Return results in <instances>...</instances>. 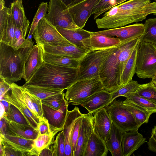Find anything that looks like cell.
Returning a JSON list of instances; mask_svg holds the SVG:
<instances>
[{"label": "cell", "instance_id": "74e56055", "mask_svg": "<svg viewBox=\"0 0 156 156\" xmlns=\"http://www.w3.org/2000/svg\"><path fill=\"white\" fill-rule=\"evenodd\" d=\"M48 8L47 2H42L39 5L38 9L34 16L33 21L30 25L29 32L27 37L30 38L33 35L40 21L45 17Z\"/></svg>", "mask_w": 156, "mask_h": 156}, {"label": "cell", "instance_id": "d4e9b609", "mask_svg": "<svg viewBox=\"0 0 156 156\" xmlns=\"http://www.w3.org/2000/svg\"><path fill=\"white\" fill-rule=\"evenodd\" d=\"M108 151L105 142L94 129L87 142L84 156H106Z\"/></svg>", "mask_w": 156, "mask_h": 156}, {"label": "cell", "instance_id": "836d02e7", "mask_svg": "<svg viewBox=\"0 0 156 156\" xmlns=\"http://www.w3.org/2000/svg\"><path fill=\"white\" fill-rule=\"evenodd\" d=\"M144 84H139L136 81L132 80L122 86L112 93L111 99L108 105L118 97L125 96L135 92L139 89L142 87Z\"/></svg>", "mask_w": 156, "mask_h": 156}, {"label": "cell", "instance_id": "ee69618b", "mask_svg": "<svg viewBox=\"0 0 156 156\" xmlns=\"http://www.w3.org/2000/svg\"><path fill=\"white\" fill-rule=\"evenodd\" d=\"M54 136L39 134L37 137L34 140V147L40 153L54 140Z\"/></svg>", "mask_w": 156, "mask_h": 156}, {"label": "cell", "instance_id": "60d3db41", "mask_svg": "<svg viewBox=\"0 0 156 156\" xmlns=\"http://www.w3.org/2000/svg\"><path fill=\"white\" fill-rule=\"evenodd\" d=\"M117 0H98L92 12V15L94 14V19L115 6Z\"/></svg>", "mask_w": 156, "mask_h": 156}, {"label": "cell", "instance_id": "4fadbf2b", "mask_svg": "<svg viewBox=\"0 0 156 156\" xmlns=\"http://www.w3.org/2000/svg\"><path fill=\"white\" fill-rule=\"evenodd\" d=\"M43 51L41 46L33 45L24 60L23 78L26 82L29 81L44 62Z\"/></svg>", "mask_w": 156, "mask_h": 156}, {"label": "cell", "instance_id": "f5cc1de1", "mask_svg": "<svg viewBox=\"0 0 156 156\" xmlns=\"http://www.w3.org/2000/svg\"><path fill=\"white\" fill-rule=\"evenodd\" d=\"M39 156H52V154L48 146L41 151Z\"/></svg>", "mask_w": 156, "mask_h": 156}, {"label": "cell", "instance_id": "7dc6e473", "mask_svg": "<svg viewBox=\"0 0 156 156\" xmlns=\"http://www.w3.org/2000/svg\"><path fill=\"white\" fill-rule=\"evenodd\" d=\"M38 130L39 134L55 136L50 130L48 120L45 118L40 120L38 125Z\"/></svg>", "mask_w": 156, "mask_h": 156}, {"label": "cell", "instance_id": "277c9868", "mask_svg": "<svg viewBox=\"0 0 156 156\" xmlns=\"http://www.w3.org/2000/svg\"><path fill=\"white\" fill-rule=\"evenodd\" d=\"M23 62L18 50L0 41V78L10 83L21 80Z\"/></svg>", "mask_w": 156, "mask_h": 156}, {"label": "cell", "instance_id": "e575fe53", "mask_svg": "<svg viewBox=\"0 0 156 156\" xmlns=\"http://www.w3.org/2000/svg\"><path fill=\"white\" fill-rule=\"evenodd\" d=\"M144 33L141 40L156 45V18L146 20L144 24Z\"/></svg>", "mask_w": 156, "mask_h": 156}, {"label": "cell", "instance_id": "603a6c76", "mask_svg": "<svg viewBox=\"0 0 156 156\" xmlns=\"http://www.w3.org/2000/svg\"><path fill=\"white\" fill-rule=\"evenodd\" d=\"M147 142L146 138L138 131L123 133L122 147L123 156H130L141 145Z\"/></svg>", "mask_w": 156, "mask_h": 156}, {"label": "cell", "instance_id": "5b68a950", "mask_svg": "<svg viewBox=\"0 0 156 156\" xmlns=\"http://www.w3.org/2000/svg\"><path fill=\"white\" fill-rule=\"evenodd\" d=\"M136 73L139 78H152L156 75V45L141 40L137 50Z\"/></svg>", "mask_w": 156, "mask_h": 156}, {"label": "cell", "instance_id": "30bf717a", "mask_svg": "<svg viewBox=\"0 0 156 156\" xmlns=\"http://www.w3.org/2000/svg\"><path fill=\"white\" fill-rule=\"evenodd\" d=\"M33 38L37 44L42 46L50 44H73L66 39L53 26L45 17L39 22L34 31Z\"/></svg>", "mask_w": 156, "mask_h": 156}, {"label": "cell", "instance_id": "db71d44e", "mask_svg": "<svg viewBox=\"0 0 156 156\" xmlns=\"http://www.w3.org/2000/svg\"><path fill=\"white\" fill-rule=\"evenodd\" d=\"M0 102L3 105L5 112H6L9 109V103L5 100L4 98H2L0 100Z\"/></svg>", "mask_w": 156, "mask_h": 156}, {"label": "cell", "instance_id": "8d00e7d4", "mask_svg": "<svg viewBox=\"0 0 156 156\" xmlns=\"http://www.w3.org/2000/svg\"><path fill=\"white\" fill-rule=\"evenodd\" d=\"M124 97L146 110L156 109V104L140 96L135 93L128 94Z\"/></svg>", "mask_w": 156, "mask_h": 156}, {"label": "cell", "instance_id": "2e32d148", "mask_svg": "<svg viewBox=\"0 0 156 156\" xmlns=\"http://www.w3.org/2000/svg\"><path fill=\"white\" fill-rule=\"evenodd\" d=\"M98 0H84L68 7L74 22L79 28L85 26Z\"/></svg>", "mask_w": 156, "mask_h": 156}, {"label": "cell", "instance_id": "f1b7e54d", "mask_svg": "<svg viewBox=\"0 0 156 156\" xmlns=\"http://www.w3.org/2000/svg\"><path fill=\"white\" fill-rule=\"evenodd\" d=\"M21 90L23 99L31 112L39 120L44 119L41 100L30 93L23 86Z\"/></svg>", "mask_w": 156, "mask_h": 156}, {"label": "cell", "instance_id": "c3c4849f", "mask_svg": "<svg viewBox=\"0 0 156 156\" xmlns=\"http://www.w3.org/2000/svg\"><path fill=\"white\" fill-rule=\"evenodd\" d=\"M55 140L57 144L58 156H64L65 141L62 130L58 134Z\"/></svg>", "mask_w": 156, "mask_h": 156}, {"label": "cell", "instance_id": "d6a6232c", "mask_svg": "<svg viewBox=\"0 0 156 156\" xmlns=\"http://www.w3.org/2000/svg\"><path fill=\"white\" fill-rule=\"evenodd\" d=\"M29 92L41 100L61 92L64 90L30 85L23 86Z\"/></svg>", "mask_w": 156, "mask_h": 156}, {"label": "cell", "instance_id": "681fc988", "mask_svg": "<svg viewBox=\"0 0 156 156\" xmlns=\"http://www.w3.org/2000/svg\"><path fill=\"white\" fill-rule=\"evenodd\" d=\"M0 99L8 91L11 90V84L4 79L0 78Z\"/></svg>", "mask_w": 156, "mask_h": 156}, {"label": "cell", "instance_id": "b9f144b4", "mask_svg": "<svg viewBox=\"0 0 156 156\" xmlns=\"http://www.w3.org/2000/svg\"><path fill=\"white\" fill-rule=\"evenodd\" d=\"M64 90L61 92L41 100L42 104L55 110H58L65 99Z\"/></svg>", "mask_w": 156, "mask_h": 156}, {"label": "cell", "instance_id": "f546056e", "mask_svg": "<svg viewBox=\"0 0 156 156\" xmlns=\"http://www.w3.org/2000/svg\"><path fill=\"white\" fill-rule=\"evenodd\" d=\"M124 104L130 111L137 124L140 126L144 123H147L150 115L156 113V109L147 111L126 99Z\"/></svg>", "mask_w": 156, "mask_h": 156}, {"label": "cell", "instance_id": "e7e4bbea", "mask_svg": "<svg viewBox=\"0 0 156 156\" xmlns=\"http://www.w3.org/2000/svg\"><path fill=\"white\" fill-rule=\"evenodd\" d=\"M2 0H0V1H2Z\"/></svg>", "mask_w": 156, "mask_h": 156}, {"label": "cell", "instance_id": "ab89813d", "mask_svg": "<svg viewBox=\"0 0 156 156\" xmlns=\"http://www.w3.org/2000/svg\"><path fill=\"white\" fill-rule=\"evenodd\" d=\"M9 8L5 6L4 0L0 1V41H2L5 36Z\"/></svg>", "mask_w": 156, "mask_h": 156}, {"label": "cell", "instance_id": "ac0fdd59", "mask_svg": "<svg viewBox=\"0 0 156 156\" xmlns=\"http://www.w3.org/2000/svg\"><path fill=\"white\" fill-rule=\"evenodd\" d=\"M93 125L92 113L84 114L74 156H84L87 142L94 130Z\"/></svg>", "mask_w": 156, "mask_h": 156}, {"label": "cell", "instance_id": "6da1fadb", "mask_svg": "<svg viewBox=\"0 0 156 156\" xmlns=\"http://www.w3.org/2000/svg\"><path fill=\"white\" fill-rule=\"evenodd\" d=\"M141 37L122 40L119 44L103 49L99 75L104 89L112 93L121 87L123 71Z\"/></svg>", "mask_w": 156, "mask_h": 156}, {"label": "cell", "instance_id": "7402d4cb", "mask_svg": "<svg viewBox=\"0 0 156 156\" xmlns=\"http://www.w3.org/2000/svg\"><path fill=\"white\" fill-rule=\"evenodd\" d=\"M111 96L112 93L103 89L88 98L80 105L86 109L89 113L93 114L108 106Z\"/></svg>", "mask_w": 156, "mask_h": 156}, {"label": "cell", "instance_id": "680465c9", "mask_svg": "<svg viewBox=\"0 0 156 156\" xmlns=\"http://www.w3.org/2000/svg\"><path fill=\"white\" fill-rule=\"evenodd\" d=\"M151 134L153 136L156 140V126H155L152 129Z\"/></svg>", "mask_w": 156, "mask_h": 156}, {"label": "cell", "instance_id": "9a60e30c", "mask_svg": "<svg viewBox=\"0 0 156 156\" xmlns=\"http://www.w3.org/2000/svg\"><path fill=\"white\" fill-rule=\"evenodd\" d=\"M59 33L72 44L89 51H92L90 38L91 34L83 28L68 29L55 27Z\"/></svg>", "mask_w": 156, "mask_h": 156}, {"label": "cell", "instance_id": "94428289", "mask_svg": "<svg viewBox=\"0 0 156 156\" xmlns=\"http://www.w3.org/2000/svg\"><path fill=\"white\" fill-rule=\"evenodd\" d=\"M151 81L153 82L154 86L156 87V75L152 78Z\"/></svg>", "mask_w": 156, "mask_h": 156}, {"label": "cell", "instance_id": "6f0895ef", "mask_svg": "<svg viewBox=\"0 0 156 156\" xmlns=\"http://www.w3.org/2000/svg\"><path fill=\"white\" fill-rule=\"evenodd\" d=\"M0 156H5L4 148L1 143L0 146Z\"/></svg>", "mask_w": 156, "mask_h": 156}, {"label": "cell", "instance_id": "6125c7cd", "mask_svg": "<svg viewBox=\"0 0 156 156\" xmlns=\"http://www.w3.org/2000/svg\"><path fill=\"white\" fill-rule=\"evenodd\" d=\"M126 0H118L116 2V3L115 5H118L122 3H123Z\"/></svg>", "mask_w": 156, "mask_h": 156}, {"label": "cell", "instance_id": "1f68e13d", "mask_svg": "<svg viewBox=\"0 0 156 156\" xmlns=\"http://www.w3.org/2000/svg\"><path fill=\"white\" fill-rule=\"evenodd\" d=\"M139 44L132 52L125 66L121 77V87L132 80L133 77L136 73Z\"/></svg>", "mask_w": 156, "mask_h": 156}, {"label": "cell", "instance_id": "e0dca14e", "mask_svg": "<svg viewBox=\"0 0 156 156\" xmlns=\"http://www.w3.org/2000/svg\"><path fill=\"white\" fill-rule=\"evenodd\" d=\"M144 28V24L136 23L126 26L92 32L95 34L116 36L122 41L141 37L143 34Z\"/></svg>", "mask_w": 156, "mask_h": 156}, {"label": "cell", "instance_id": "8992f818", "mask_svg": "<svg viewBox=\"0 0 156 156\" xmlns=\"http://www.w3.org/2000/svg\"><path fill=\"white\" fill-rule=\"evenodd\" d=\"M105 108L112 124L123 133L129 131H138L140 127L122 100L115 99Z\"/></svg>", "mask_w": 156, "mask_h": 156}, {"label": "cell", "instance_id": "9c48e42d", "mask_svg": "<svg viewBox=\"0 0 156 156\" xmlns=\"http://www.w3.org/2000/svg\"><path fill=\"white\" fill-rule=\"evenodd\" d=\"M103 51L102 49L90 51L79 61L77 76L74 82L92 78L100 80Z\"/></svg>", "mask_w": 156, "mask_h": 156}, {"label": "cell", "instance_id": "52a82bcc", "mask_svg": "<svg viewBox=\"0 0 156 156\" xmlns=\"http://www.w3.org/2000/svg\"><path fill=\"white\" fill-rule=\"evenodd\" d=\"M103 89V86L99 80L92 78L80 80L66 89L65 97L72 104L80 105L88 98Z\"/></svg>", "mask_w": 156, "mask_h": 156}, {"label": "cell", "instance_id": "f907efd6", "mask_svg": "<svg viewBox=\"0 0 156 156\" xmlns=\"http://www.w3.org/2000/svg\"><path fill=\"white\" fill-rule=\"evenodd\" d=\"M147 143L149 150L156 152V140L153 135H151Z\"/></svg>", "mask_w": 156, "mask_h": 156}, {"label": "cell", "instance_id": "8fae6325", "mask_svg": "<svg viewBox=\"0 0 156 156\" xmlns=\"http://www.w3.org/2000/svg\"><path fill=\"white\" fill-rule=\"evenodd\" d=\"M11 91L6 93L2 98L16 106L21 112L29 125L38 129L39 119L30 110L23 98L21 86L13 82L11 84Z\"/></svg>", "mask_w": 156, "mask_h": 156}, {"label": "cell", "instance_id": "11a10c76", "mask_svg": "<svg viewBox=\"0 0 156 156\" xmlns=\"http://www.w3.org/2000/svg\"><path fill=\"white\" fill-rule=\"evenodd\" d=\"M1 104V112H0V119L3 118V116L6 113L4 107L2 103L0 102Z\"/></svg>", "mask_w": 156, "mask_h": 156}, {"label": "cell", "instance_id": "bcb514c9", "mask_svg": "<svg viewBox=\"0 0 156 156\" xmlns=\"http://www.w3.org/2000/svg\"><path fill=\"white\" fill-rule=\"evenodd\" d=\"M0 143L4 148L5 156H23V152L9 145L3 140L0 139Z\"/></svg>", "mask_w": 156, "mask_h": 156}, {"label": "cell", "instance_id": "03108f58", "mask_svg": "<svg viewBox=\"0 0 156 156\" xmlns=\"http://www.w3.org/2000/svg\"><path fill=\"white\" fill-rule=\"evenodd\" d=\"M155 1H156V0H154Z\"/></svg>", "mask_w": 156, "mask_h": 156}, {"label": "cell", "instance_id": "ba28073f", "mask_svg": "<svg viewBox=\"0 0 156 156\" xmlns=\"http://www.w3.org/2000/svg\"><path fill=\"white\" fill-rule=\"evenodd\" d=\"M45 18L55 27L68 29L79 27L75 23L68 7L61 0H50Z\"/></svg>", "mask_w": 156, "mask_h": 156}, {"label": "cell", "instance_id": "be15d7a7", "mask_svg": "<svg viewBox=\"0 0 156 156\" xmlns=\"http://www.w3.org/2000/svg\"><path fill=\"white\" fill-rule=\"evenodd\" d=\"M154 15H156V13H154L153 14Z\"/></svg>", "mask_w": 156, "mask_h": 156}, {"label": "cell", "instance_id": "4316f807", "mask_svg": "<svg viewBox=\"0 0 156 156\" xmlns=\"http://www.w3.org/2000/svg\"><path fill=\"white\" fill-rule=\"evenodd\" d=\"M90 32V43L92 51L104 49L114 46L119 44L122 41L117 37Z\"/></svg>", "mask_w": 156, "mask_h": 156}, {"label": "cell", "instance_id": "816d5d0a", "mask_svg": "<svg viewBox=\"0 0 156 156\" xmlns=\"http://www.w3.org/2000/svg\"><path fill=\"white\" fill-rule=\"evenodd\" d=\"M7 123L5 119L2 118L0 119V135H4L6 134Z\"/></svg>", "mask_w": 156, "mask_h": 156}, {"label": "cell", "instance_id": "7a4b0ae2", "mask_svg": "<svg viewBox=\"0 0 156 156\" xmlns=\"http://www.w3.org/2000/svg\"><path fill=\"white\" fill-rule=\"evenodd\" d=\"M151 0H129L114 6L101 18L95 19L99 29H110L142 21L156 13V2Z\"/></svg>", "mask_w": 156, "mask_h": 156}, {"label": "cell", "instance_id": "d590c367", "mask_svg": "<svg viewBox=\"0 0 156 156\" xmlns=\"http://www.w3.org/2000/svg\"><path fill=\"white\" fill-rule=\"evenodd\" d=\"M6 121H13L20 124H29L21 112L16 106L9 103V109L3 116Z\"/></svg>", "mask_w": 156, "mask_h": 156}, {"label": "cell", "instance_id": "f35d334b", "mask_svg": "<svg viewBox=\"0 0 156 156\" xmlns=\"http://www.w3.org/2000/svg\"><path fill=\"white\" fill-rule=\"evenodd\" d=\"M134 93L156 104V87L153 82L144 84Z\"/></svg>", "mask_w": 156, "mask_h": 156}, {"label": "cell", "instance_id": "7bdbcfd3", "mask_svg": "<svg viewBox=\"0 0 156 156\" xmlns=\"http://www.w3.org/2000/svg\"><path fill=\"white\" fill-rule=\"evenodd\" d=\"M16 41L15 27L9 8L6 35L4 39L2 42L13 47Z\"/></svg>", "mask_w": 156, "mask_h": 156}, {"label": "cell", "instance_id": "83f0119b", "mask_svg": "<svg viewBox=\"0 0 156 156\" xmlns=\"http://www.w3.org/2000/svg\"><path fill=\"white\" fill-rule=\"evenodd\" d=\"M0 139L23 153L31 150L34 148V140L21 137L5 134L0 135Z\"/></svg>", "mask_w": 156, "mask_h": 156}, {"label": "cell", "instance_id": "91938a15", "mask_svg": "<svg viewBox=\"0 0 156 156\" xmlns=\"http://www.w3.org/2000/svg\"><path fill=\"white\" fill-rule=\"evenodd\" d=\"M84 0H73V1L72 2V3L70 5V6H71L72 5H74L76 4L79 3L82 1H83Z\"/></svg>", "mask_w": 156, "mask_h": 156}, {"label": "cell", "instance_id": "3957f363", "mask_svg": "<svg viewBox=\"0 0 156 156\" xmlns=\"http://www.w3.org/2000/svg\"><path fill=\"white\" fill-rule=\"evenodd\" d=\"M78 68L60 66L44 62L30 79L24 85L64 90L75 81Z\"/></svg>", "mask_w": 156, "mask_h": 156}, {"label": "cell", "instance_id": "5bb4252c", "mask_svg": "<svg viewBox=\"0 0 156 156\" xmlns=\"http://www.w3.org/2000/svg\"><path fill=\"white\" fill-rule=\"evenodd\" d=\"M43 52L80 61L89 51L73 44L58 43L46 44L41 46Z\"/></svg>", "mask_w": 156, "mask_h": 156}, {"label": "cell", "instance_id": "d6986e66", "mask_svg": "<svg viewBox=\"0 0 156 156\" xmlns=\"http://www.w3.org/2000/svg\"><path fill=\"white\" fill-rule=\"evenodd\" d=\"M93 114L94 130L105 142L109 136L112 124L109 115L105 107Z\"/></svg>", "mask_w": 156, "mask_h": 156}, {"label": "cell", "instance_id": "9f6ffc18", "mask_svg": "<svg viewBox=\"0 0 156 156\" xmlns=\"http://www.w3.org/2000/svg\"><path fill=\"white\" fill-rule=\"evenodd\" d=\"M68 7L70 6L73 0H61Z\"/></svg>", "mask_w": 156, "mask_h": 156}, {"label": "cell", "instance_id": "ffe728a7", "mask_svg": "<svg viewBox=\"0 0 156 156\" xmlns=\"http://www.w3.org/2000/svg\"><path fill=\"white\" fill-rule=\"evenodd\" d=\"M77 107L68 111L62 131L65 138L64 156H74L71 146V137L75 122L80 117L83 115Z\"/></svg>", "mask_w": 156, "mask_h": 156}, {"label": "cell", "instance_id": "f6af8a7d", "mask_svg": "<svg viewBox=\"0 0 156 156\" xmlns=\"http://www.w3.org/2000/svg\"><path fill=\"white\" fill-rule=\"evenodd\" d=\"M83 116L79 118L76 120L72 132L71 137V146L74 156L76 149Z\"/></svg>", "mask_w": 156, "mask_h": 156}, {"label": "cell", "instance_id": "7c38bea8", "mask_svg": "<svg viewBox=\"0 0 156 156\" xmlns=\"http://www.w3.org/2000/svg\"><path fill=\"white\" fill-rule=\"evenodd\" d=\"M69 103L65 98L58 110H55L42 105L44 117L48 120L50 130L55 135L63 129L68 111Z\"/></svg>", "mask_w": 156, "mask_h": 156}, {"label": "cell", "instance_id": "44dd1931", "mask_svg": "<svg viewBox=\"0 0 156 156\" xmlns=\"http://www.w3.org/2000/svg\"><path fill=\"white\" fill-rule=\"evenodd\" d=\"M9 8L14 27L21 30L23 38L25 39L30 22L26 16L22 0H14Z\"/></svg>", "mask_w": 156, "mask_h": 156}, {"label": "cell", "instance_id": "4dcf8cb0", "mask_svg": "<svg viewBox=\"0 0 156 156\" xmlns=\"http://www.w3.org/2000/svg\"><path fill=\"white\" fill-rule=\"evenodd\" d=\"M44 62L58 66L78 68L79 61L59 55H52L43 52Z\"/></svg>", "mask_w": 156, "mask_h": 156}, {"label": "cell", "instance_id": "484cf974", "mask_svg": "<svg viewBox=\"0 0 156 156\" xmlns=\"http://www.w3.org/2000/svg\"><path fill=\"white\" fill-rule=\"evenodd\" d=\"M123 133L112 124L110 135L105 141L107 147L113 156H123Z\"/></svg>", "mask_w": 156, "mask_h": 156}, {"label": "cell", "instance_id": "cb8c5ba5", "mask_svg": "<svg viewBox=\"0 0 156 156\" xmlns=\"http://www.w3.org/2000/svg\"><path fill=\"white\" fill-rule=\"evenodd\" d=\"M7 123L6 134L34 140L38 136V130L30 125L19 124L6 121Z\"/></svg>", "mask_w": 156, "mask_h": 156}]
</instances>
